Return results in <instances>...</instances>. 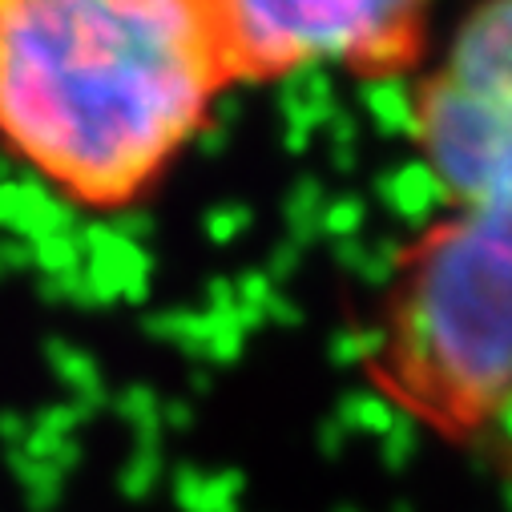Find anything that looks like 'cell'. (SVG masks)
I'll list each match as a JSON object with an SVG mask.
<instances>
[{
    "mask_svg": "<svg viewBox=\"0 0 512 512\" xmlns=\"http://www.w3.org/2000/svg\"><path fill=\"white\" fill-rule=\"evenodd\" d=\"M424 162L460 206L512 194V97H476L436 73L416 93Z\"/></svg>",
    "mask_w": 512,
    "mask_h": 512,
    "instance_id": "cell-4",
    "label": "cell"
},
{
    "mask_svg": "<svg viewBox=\"0 0 512 512\" xmlns=\"http://www.w3.org/2000/svg\"><path fill=\"white\" fill-rule=\"evenodd\" d=\"M492 420H496V428H500V436H504V444L512 448V392L492 408Z\"/></svg>",
    "mask_w": 512,
    "mask_h": 512,
    "instance_id": "cell-36",
    "label": "cell"
},
{
    "mask_svg": "<svg viewBox=\"0 0 512 512\" xmlns=\"http://www.w3.org/2000/svg\"><path fill=\"white\" fill-rule=\"evenodd\" d=\"M0 230L33 246L41 238L81 230V214L69 198L53 194L37 174H21L0 182Z\"/></svg>",
    "mask_w": 512,
    "mask_h": 512,
    "instance_id": "cell-7",
    "label": "cell"
},
{
    "mask_svg": "<svg viewBox=\"0 0 512 512\" xmlns=\"http://www.w3.org/2000/svg\"><path fill=\"white\" fill-rule=\"evenodd\" d=\"M194 400H162V432H190Z\"/></svg>",
    "mask_w": 512,
    "mask_h": 512,
    "instance_id": "cell-32",
    "label": "cell"
},
{
    "mask_svg": "<svg viewBox=\"0 0 512 512\" xmlns=\"http://www.w3.org/2000/svg\"><path fill=\"white\" fill-rule=\"evenodd\" d=\"M198 138V154L214 158V154H226V142H230V130H222V125L214 121H202V130L194 134Z\"/></svg>",
    "mask_w": 512,
    "mask_h": 512,
    "instance_id": "cell-33",
    "label": "cell"
},
{
    "mask_svg": "<svg viewBox=\"0 0 512 512\" xmlns=\"http://www.w3.org/2000/svg\"><path fill=\"white\" fill-rule=\"evenodd\" d=\"M335 250V263L355 275L359 283H371V287H383V283H392L400 271H404V259H408V250L396 242V238H375V242H363V238H339L331 242Z\"/></svg>",
    "mask_w": 512,
    "mask_h": 512,
    "instance_id": "cell-12",
    "label": "cell"
},
{
    "mask_svg": "<svg viewBox=\"0 0 512 512\" xmlns=\"http://www.w3.org/2000/svg\"><path fill=\"white\" fill-rule=\"evenodd\" d=\"M327 190H323V182L319 178H299L291 190H287V198H283V226H287V238L295 242V246H311L315 238H323V210H327Z\"/></svg>",
    "mask_w": 512,
    "mask_h": 512,
    "instance_id": "cell-14",
    "label": "cell"
},
{
    "mask_svg": "<svg viewBox=\"0 0 512 512\" xmlns=\"http://www.w3.org/2000/svg\"><path fill=\"white\" fill-rule=\"evenodd\" d=\"M142 327H146V335H150V339L170 343V347H178L182 355H190V359L206 363L214 323H210V315H206L202 307H198V311H190V307H166V311H150V319H146Z\"/></svg>",
    "mask_w": 512,
    "mask_h": 512,
    "instance_id": "cell-13",
    "label": "cell"
},
{
    "mask_svg": "<svg viewBox=\"0 0 512 512\" xmlns=\"http://www.w3.org/2000/svg\"><path fill=\"white\" fill-rule=\"evenodd\" d=\"M230 283H234V315L246 327V335H254V331L267 323V303H271V295L279 287L263 271H246V275H238Z\"/></svg>",
    "mask_w": 512,
    "mask_h": 512,
    "instance_id": "cell-19",
    "label": "cell"
},
{
    "mask_svg": "<svg viewBox=\"0 0 512 512\" xmlns=\"http://www.w3.org/2000/svg\"><path fill=\"white\" fill-rule=\"evenodd\" d=\"M267 323H279V327H299L303 323V311H299V303L279 287L275 295H271V303H267Z\"/></svg>",
    "mask_w": 512,
    "mask_h": 512,
    "instance_id": "cell-31",
    "label": "cell"
},
{
    "mask_svg": "<svg viewBox=\"0 0 512 512\" xmlns=\"http://www.w3.org/2000/svg\"><path fill=\"white\" fill-rule=\"evenodd\" d=\"M428 0H210L226 77H271L303 61L396 73L416 53Z\"/></svg>",
    "mask_w": 512,
    "mask_h": 512,
    "instance_id": "cell-3",
    "label": "cell"
},
{
    "mask_svg": "<svg viewBox=\"0 0 512 512\" xmlns=\"http://www.w3.org/2000/svg\"><path fill=\"white\" fill-rule=\"evenodd\" d=\"M327 355L335 367H363L375 363L379 355H388V331L383 327H343L331 335Z\"/></svg>",
    "mask_w": 512,
    "mask_h": 512,
    "instance_id": "cell-18",
    "label": "cell"
},
{
    "mask_svg": "<svg viewBox=\"0 0 512 512\" xmlns=\"http://www.w3.org/2000/svg\"><path fill=\"white\" fill-rule=\"evenodd\" d=\"M343 512H355V508H343Z\"/></svg>",
    "mask_w": 512,
    "mask_h": 512,
    "instance_id": "cell-38",
    "label": "cell"
},
{
    "mask_svg": "<svg viewBox=\"0 0 512 512\" xmlns=\"http://www.w3.org/2000/svg\"><path fill=\"white\" fill-rule=\"evenodd\" d=\"M363 218H367V206H363L359 194L327 198V210H323V238H331V242H339V238H359Z\"/></svg>",
    "mask_w": 512,
    "mask_h": 512,
    "instance_id": "cell-24",
    "label": "cell"
},
{
    "mask_svg": "<svg viewBox=\"0 0 512 512\" xmlns=\"http://www.w3.org/2000/svg\"><path fill=\"white\" fill-rule=\"evenodd\" d=\"M347 440H351V436H347L335 420H323V424H319V452H323L327 460H339L343 448H347Z\"/></svg>",
    "mask_w": 512,
    "mask_h": 512,
    "instance_id": "cell-34",
    "label": "cell"
},
{
    "mask_svg": "<svg viewBox=\"0 0 512 512\" xmlns=\"http://www.w3.org/2000/svg\"><path fill=\"white\" fill-rule=\"evenodd\" d=\"M400 275L392 379L436 416H492L512 392V194L432 226Z\"/></svg>",
    "mask_w": 512,
    "mask_h": 512,
    "instance_id": "cell-2",
    "label": "cell"
},
{
    "mask_svg": "<svg viewBox=\"0 0 512 512\" xmlns=\"http://www.w3.org/2000/svg\"><path fill=\"white\" fill-rule=\"evenodd\" d=\"M162 484V448H134V456L121 464L117 488L125 500H146Z\"/></svg>",
    "mask_w": 512,
    "mask_h": 512,
    "instance_id": "cell-20",
    "label": "cell"
},
{
    "mask_svg": "<svg viewBox=\"0 0 512 512\" xmlns=\"http://www.w3.org/2000/svg\"><path fill=\"white\" fill-rule=\"evenodd\" d=\"M81 275L93 291V303H146L154 283L150 254L121 238L109 222H81Z\"/></svg>",
    "mask_w": 512,
    "mask_h": 512,
    "instance_id": "cell-6",
    "label": "cell"
},
{
    "mask_svg": "<svg viewBox=\"0 0 512 512\" xmlns=\"http://www.w3.org/2000/svg\"><path fill=\"white\" fill-rule=\"evenodd\" d=\"M37 295L53 307H97L81 271H73V275H37Z\"/></svg>",
    "mask_w": 512,
    "mask_h": 512,
    "instance_id": "cell-25",
    "label": "cell"
},
{
    "mask_svg": "<svg viewBox=\"0 0 512 512\" xmlns=\"http://www.w3.org/2000/svg\"><path fill=\"white\" fill-rule=\"evenodd\" d=\"M327 134H331V166L339 174H351L359 166V117L339 105L327 121Z\"/></svg>",
    "mask_w": 512,
    "mask_h": 512,
    "instance_id": "cell-23",
    "label": "cell"
},
{
    "mask_svg": "<svg viewBox=\"0 0 512 512\" xmlns=\"http://www.w3.org/2000/svg\"><path fill=\"white\" fill-rule=\"evenodd\" d=\"M444 77L476 97H512V0H480L464 17Z\"/></svg>",
    "mask_w": 512,
    "mask_h": 512,
    "instance_id": "cell-5",
    "label": "cell"
},
{
    "mask_svg": "<svg viewBox=\"0 0 512 512\" xmlns=\"http://www.w3.org/2000/svg\"><path fill=\"white\" fill-rule=\"evenodd\" d=\"M396 416H400V408L383 396V392H375V388H355V392H343V400H339V408H335V424L347 432V436H383L392 424H396Z\"/></svg>",
    "mask_w": 512,
    "mask_h": 512,
    "instance_id": "cell-15",
    "label": "cell"
},
{
    "mask_svg": "<svg viewBox=\"0 0 512 512\" xmlns=\"http://www.w3.org/2000/svg\"><path fill=\"white\" fill-rule=\"evenodd\" d=\"M250 222H254V214H250V206H246V202H222V206L206 210V218H202L206 238H210V242H218V246L234 242L242 230H250Z\"/></svg>",
    "mask_w": 512,
    "mask_h": 512,
    "instance_id": "cell-26",
    "label": "cell"
},
{
    "mask_svg": "<svg viewBox=\"0 0 512 512\" xmlns=\"http://www.w3.org/2000/svg\"><path fill=\"white\" fill-rule=\"evenodd\" d=\"M504 512H512V476H508V484H504Z\"/></svg>",
    "mask_w": 512,
    "mask_h": 512,
    "instance_id": "cell-37",
    "label": "cell"
},
{
    "mask_svg": "<svg viewBox=\"0 0 512 512\" xmlns=\"http://www.w3.org/2000/svg\"><path fill=\"white\" fill-rule=\"evenodd\" d=\"M299 263H303V246H295L291 238H279V246L267 254V267H263V275H267L275 287H283V283H291V279H295Z\"/></svg>",
    "mask_w": 512,
    "mask_h": 512,
    "instance_id": "cell-28",
    "label": "cell"
},
{
    "mask_svg": "<svg viewBox=\"0 0 512 512\" xmlns=\"http://www.w3.org/2000/svg\"><path fill=\"white\" fill-rule=\"evenodd\" d=\"M45 359H49V371L69 388V396H73L69 404H73L85 420H93L101 408H109V388H105L101 367H97V359H93L89 351H81L77 343L53 335V339L45 343Z\"/></svg>",
    "mask_w": 512,
    "mask_h": 512,
    "instance_id": "cell-11",
    "label": "cell"
},
{
    "mask_svg": "<svg viewBox=\"0 0 512 512\" xmlns=\"http://www.w3.org/2000/svg\"><path fill=\"white\" fill-rule=\"evenodd\" d=\"M25 436H29V416H21V412H5V416H0V440H5L9 448H21Z\"/></svg>",
    "mask_w": 512,
    "mask_h": 512,
    "instance_id": "cell-35",
    "label": "cell"
},
{
    "mask_svg": "<svg viewBox=\"0 0 512 512\" xmlns=\"http://www.w3.org/2000/svg\"><path fill=\"white\" fill-rule=\"evenodd\" d=\"M420 452V424L412 412H400L396 424L379 436V460L388 464L392 472H404Z\"/></svg>",
    "mask_w": 512,
    "mask_h": 512,
    "instance_id": "cell-22",
    "label": "cell"
},
{
    "mask_svg": "<svg viewBox=\"0 0 512 512\" xmlns=\"http://www.w3.org/2000/svg\"><path fill=\"white\" fill-rule=\"evenodd\" d=\"M222 81L210 0H0V138L93 206L158 178Z\"/></svg>",
    "mask_w": 512,
    "mask_h": 512,
    "instance_id": "cell-1",
    "label": "cell"
},
{
    "mask_svg": "<svg viewBox=\"0 0 512 512\" xmlns=\"http://www.w3.org/2000/svg\"><path fill=\"white\" fill-rule=\"evenodd\" d=\"M170 492H174V504L182 512H202V504H206V472L194 468V464H182L170 476Z\"/></svg>",
    "mask_w": 512,
    "mask_h": 512,
    "instance_id": "cell-27",
    "label": "cell"
},
{
    "mask_svg": "<svg viewBox=\"0 0 512 512\" xmlns=\"http://www.w3.org/2000/svg\"><path fill=\"white\" fill-rule=\"evenodd\" d=\"M109 226L121 234V238H130V242H146L150 234H154V218L150 214H142V210H134V206H121L113 218H109Z\"/></svg>",
    "mask_w": 512,
    "mask_h": 512,
    "instance_id": "cell-29",
    "label": "cell"
},
{
    "mask_svg": "<svg viewBox=\"0 0 512 512\" xmlns=\"http://www.w3.org/2000/svg\"><path fill=\"white\" fill-rule=\"evenodd\" d=\"M33 271L37 275H73V271H81V230L33 242Z\"/></svg>",
    "mask_w": 512,
    "mask_h": 512,
    "instance_id": "cell-21",
    "label": "cell"
},
{
    "mask_svg": "<svg viewBox=\"0 0 512 512\" xmlns=\"http://www.w3.org/2000/svg\"><path fill=\"white\" fill-rule=\"evenodd\" d=\"M0 267H5V275L33 271V246L21 242V238H0Z\"/></svg>",
    "mask_w": 512,
    "mask_h": 512,
    "instance_id": "cell-30",
    "label": "cell"
},
{
    "mask_svg": "<svg viewBox=\"0 0 512 512\" xmlns=\"http://www.w3.org/2000/svg\"><path fill=\"white\" fill-rule=\"evenodd\" d=\"M109 408L121 416V424L134 432L138 448H162V400L146 383H130L117 396H109Z\"/></svg>",
    "mask_w": 512,
    "mask_h": 512,
    "instance_id": "cell-16",
    "label": "cell"
},
{
    "mask_svg": "<svg viewBox=\"0 0 512 512\" xmlns=\"http://www.w3.org/2000/svg\"><path fill=\"white\" fill-rule=\"evenodd\" d=\"M375 198L388 206V214H396L400 222L412 226H428L452 198L444 190V182L436 178V170L420 158V162H400L388 166L383 174H375Z\"/></svg>",
    "mask_w": 512,
    "mask_h": 512,
    "instance_id": "cell-8",
    "label": "cell"
},
{
    "mask_svg": "<svg viewBox=\"0 0 512 512\" xmlns=\"http://www.w3.org/2000/svg\"><path fill=\"white\" fill-rule=\"evenodd\" d=\"M0 275H5V267H0Z\"/></svg>",
    "mask_w": 512,
    "mask_h": 512,
    "instance_id": "cell-39",
    "label": "cell"
},
{
    "mask_svg": "<svg viewBox=\"0 0 512 512\" xmlns=\"http://www.w3.org/2000/svg\"><path fill=\"white\" fill-rule=\"evenodd\" d=\"M9 460H13V472H17V480H21L25 504H29L33 512H49V508L61 504V492H65V476H61V472H53L45 460L25 456L21 448H13Z\"/></svg>",
    "mask_w": 512,
    "mask_h": 512,
    "instance_id": "cell-17",
    "label": "cell"
},
{
    "mask_svg": "<svg viewBox=\"0 0 512 512\" xmlns=\"http://www.w3.org/2000/svg\"><path fill=\"white\" fill-rule=\"evenodd\" d=\"M335 109H339V101H335V85H331L327 65L303 61V65H291L287 73H279V117H283V130L315 138V130H323Z\"/></svg>",
    "mask_w": 512,
    "mask_h": 512,
    "instance_id": "cell-9",
    "label": "cell"
},
{
    "mask_svg": "<svg viewBox=\"0 0 512 512\" xmlns=\"http://www.w3.org/2000/svg\"><path fill=\"white\" fill-rule=\"evenodd\" d=\"M355 101L383 138H416L420 134L416 93L408 89V81L400 73H367L355 85Z\"/></svg>",
    "mask_w": 512,
    "mask_h": 512,
    "instance_id": "cell-10",
    "label": "cell"
}]
</instances>
